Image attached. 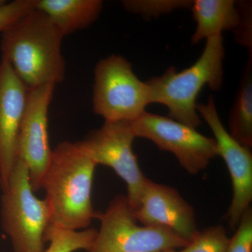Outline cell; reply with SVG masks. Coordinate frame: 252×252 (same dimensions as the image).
<instances>
[{"label": "cell", "mask_w": 252, "mask_h": 252, "mask_svg": "<svg viewBox=\"0 0 252 252\" xmlns=\"http://www.w3.org/2000/svg\"><path fill=\"white\" fill-rule=\"evenodd\" d=\"M96 167L77 142H61L53 149L41 187L51 210L48 230H84L97 219L92 203Z\"/></svg>", "instance_id": "1"}, {"label": "cell", "mask_w": 252, "mask_h": 252, "mask_svg": "<svg viewBox=\"0 0 252 252\" xmlns=\"http://www.w3.org/2000/svg\"><path fill=\"white\" fill-rule=\"evenodd\" d=\"M1 33V59L9 63L28 89L64 80V36L46 14L32 10Z\"/></svg>", "instance_id": "2"}, {"label": "cell", "mask_w": 252, "mask_h": 252, "mask_svg": "<svg viewBox=\"0 0 252 252\" xmlns=\"http://www.w3.org/2000/svg\"><path fill=\"white\" fill-rule=\"evenodd\" d=\"M224 47L222 35L206 39L199 59L182 71L175 67L145 81L150 93L151 104H163L169 118L196 129L201 125L196 111V99L200 91L208 86L213 91L221 89Z\"/></svg>", "instance_id": "3"}, {"label": "cell", "mask_w": 252, "mask_h": 252, "mask_svg": "<svg viewBox=\"0 0 252 252\" xmlns=\"http://www.w3.org/2000/svg\"><path fill=\"white\" fill-rule=\"evenodd\" d=\"M32 188L26 163L16 158L7 187L2 191L1 220L14 252H44L51 210Z\"/></svg>", "instance_id": "4"}, {"label": "cell", "mask_w": 252, "mask_h": 252, "mask_svg": "<svg viewBox=\"0 0 252 252\" xmlns=\"http://www.w3.org/2000/svg\"><path fill=\"white\" fill-rule=\"evenodd\" d=\"M150 104L148 86L135 75L127 59L112 54L97 63L93 109L104 122H133Z\"/></svg>", "instance_id": "5"}, {"label": "cell", "mask_w": 252, "mask_h": 252, "mask_svg": "<svg viewBox=\"0 0 252 252\" xmlns=\"http://www.w3.org/2000/svg\"><path fill=\"white\" fill-rule=\"evenodd\" d=\"M97 219L100 228L88 252H157L189 243L170 230L140 225L127 196L116 195Z\"/></svg>", "instance_id": "6"}, {"label": "cell", "mask_w": 252, "mask_h": 252, "mask_svg": "<svg viewBox=\"0 0 252 252\" xmlns=\"http://www.w3.org/2000/svg\"><path fill=\"white\" fill-rule=\"evenodd\" d=\"M130 122H104L89 132L79 147L96 165L112 168L127 187L128 203L135 211L149 179L141 170L132 150L135 138Z\"/></svg>", "instance_id": "7"}, {"label": "cell", "mask_w": 252, "mask_h": 252, "mask_svg": "<svg viewBox=\"0 0 252 252\" xmlns=\"http://www.w3.org/2000/svg\"><path fill=\"white\" fill-rule=\"evenodd\" d=\"M131 124L136 137L152 141L160 150L173 154L190 175L203 171L219 156L215 139L170 118L145 112Z\"/></svg>", "instance_id": "8"}, {"label": "cell", "mask_w": 252, "mask_h": 252, "mask_svg": "<svg viewBox=\"0 0 252 252\" xmlns=\"http://www.w3.org/2000/svg\"><path fill=\"white\" fill-rule=\"evenodd\" d=\"M54 84L28 89L26 108L20 125L16 155L26 163L34 192L41 189L51 160L48 113L54 95Z\"/></svg>", "instance_id": "9"}, {"label": "cell", "mask_w": 252, "mask_h": 252, "mask_svg": "<svg viewBox=\"0 0 252 252\" xmlns=\"http://www.w3.org/2000/svg\"><path fill=\"white\" fill-rule=\"evenodd\" d=\"M196 111L206 122L215 136L219 156L229 171L232 200L226 214L230 229H236L240 219L252 201V155L250 149L233 138L220 121L213 96L206 103L196 104Z\"/></svg>", "instance_id": "10"}, {"label": "cell", "mask_w": 252, "mask_h": 252, "mask_svg": "<svg viewBox=\"0 0 252 252\" xmlns=\"http://www.w3.org/2000/svg\"><path fill=\"white\" fill-rule=\"evenodd\" d=\"M134 214L142 225L170 230L188 243L199 232L193 207L178 190L150 180Z\"/></svg>", "instance_id": "11"}, {"label": "cell", "mask_w": 252, "mask_h": 252, "mask_svg": "<svg viewBox=\"0 0 252 252\" xmlns=\"http://www.w3.org/2000/svg\"><path fill=\"white\" fill-rule=\"evenodd\" d=\"M28 89L6 60L0 61V188L7 187L17 158L20 125Z\"/></svg>", "instance_id": "12"}, {"label": "cell", "mask_w": 252, "mask_h": 252, "mask_svg": "<svg viewBox=\"0 0 252 252\" xmlns=\"http://www.w3.org/2000/svg\"><path fill=\"white\" fill-rule=\"evenodd\" d=\"M100 0H36L35 9L44 13L63 36L85 29L102 12Z\"/></svg>", "instance_id": "13"}, {"label": "cell", "mask_w": 252, "mask_h": 252, "mask_svg": "<svg viewBox=\"0 0 252 252\" xmlns=\"http://www.w3.org/2000/svg\"><path fill=\"white\" fill-rule=\"evenodd\" d=\"M190 9L196 22L191 37L193 44L222 35L225 31L234 32L240 23V11L233 0H194Z\"/></svg>", "instance_id": "14"}, {"label": "cell", "mask_w": 252, "mask_h": 252, "mask_svg": "<svg viewBox=\"0 0 252 252\" xmlns=\"http://www.w3.org/2000/svg\"><path fill=\"white\" fill-rule=\"evenodd\" d=\"M229 133L249 149L252 147V59L249 58L229 115Z\"/></svg>", "instance_id": "15"}, {"label": "cell", "mask_w": 252, "mask_h": 252, "mask_svg": "<svg viewBox=\"0 0 252 252\" xmlns=\"http://www.w3.org/2000/svg\"><path fill=\"white\" fill-rule=\"evenodd\" d=\"M97 233V230L94 228L76 231L48 230L45 235V243H49V246L44 252H75L79 250L89 252Z\"/></svg>", "instance_id": "16"}, {"label": "cell", "mask_w": 252, "mask_h": 252, "mask_svg": "<svg viewBox=\"0 0 252 252\" xmlns=\"http://www.w3.org/2000/svg\"><path fill=\"white\" fill-rule=\"evenodd\" d=\"M192 2L189 0H125L122 4L129 12L151 19L180 8H190Z\"/></svg>", "instance_id": "17"}, {"label": "cell", "mask_w": 252, "mask_h": 252, "mask_svg": "<svg viewBox=\"0 0 252 252\" xmlns=\"http://www.w3.org/2000/svg\"><path fill=\"white\" fill-rule=\"evenodd\" d=\"M228 241L224 227L212 225L199 230L196 236L180 252H225Z\"/></svg>", "instance_id": "18"}, {"label": "cell", "mask_w": 252, "mask_h": 252, "mask_svg": "<svg viewBox=\"0 0 252 252\" xmlns=\"http://www.w3.org/2000/svg\"><path fill=\"white\" fill-rule=\"evenodd\" d=\"M225 252H252V207L244 212L236 232L229 238Z\"/></svg>", "instance_id": "19"}, {"label": "cell", "mask_w": 252, "mask_h": 252, "mask_svg": "<svg viewBox=\"0 0 252 252\" xmlns=\"http://www.w3.org/2000/svg\"><path fill=\"white\" fill-rule=\"evenodd\" d=\"M36 0H15L0 6V32L24 15L35 9Z\"/></svg>", "instance_id": "20"}, {"label": "cell", "mask_w": 252, "mask_h": 252, "mask_svg": "<svg viewBox=\"0 0 252 252\" xmlns=\"http://www.w3.org/2000/svg\"><path fill=\"white\" fill-rule=\"evenodd\" d=\"M237 4L240 11V20L238 28L234 31L235 38L238 44L252 51V3L237 1Z\"/></svg>", "instance_id": "21"}, {"label": "cell", "mask_w": 252, "mask_h": 252, "mask_svg": "<svg viewBox=\"0 0 252 252\" xmlns=\"http://www.w3.org/2000/svg\"><path fill=\"white\" fill-rule=\"evenodd\" d=\"M157 252H177L175 249H167V250H160Z\"/></svg>", "instance_id": "22"}, {"label": "cell", "mask_w": 252, "mask_h": 252, "mask_svg": "<svg viewBox=\"0 0 252 252\" xmlns=\"http://www.w3.org/2000/svg\"><path fill=\"white\" fill-rule=\"evenodd\" d=\"M6 1H4V0H0V6H1V5L4 4L5 3H6Z\"/></svg>", "instance_id": "23"}]
</instances>
